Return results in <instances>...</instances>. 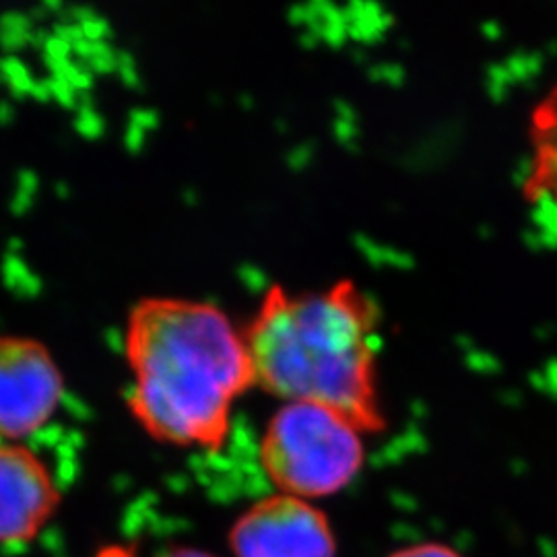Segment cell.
I'll list each match as a JSON object with an SVG mask.
<instances>
[{"instance_id":"obj_1","label":"cell","mask_w":557,"mask_h":557,"mask_svg":"<svg viewBox=\"0 0 557 557\" xmlns=\"http://www.w3.org/2000/svg\"><path fill=\"white\" fill-rule=\"evenodd\" d=\"M128 405L153 438L220 450L234 403L257 384L246 337L213 304L139 301L126 326Z\"/></svg>"},{"instance_id":"obj_2","label":"cell","mask_w":557,"mask_h":557,"mask_svg":"<svg viewBox=\"0 0 557 557\" xmlns=\"http://www.w3.org/2000/svg\"><path fill=\"white\" fill-rule=\"evenodd\" d=\"M257 384L285 403H319L363 434L384 430L376 391V308L351 281L289 294L271 287L244 333Z\"/></svg>"},{"instance_id":"obj_3","label":"cell","mask_w":557,"mask_h":557,"mask_svg":"<svg viewBox=\"0 0 557 557\" xmlns=\"http://www.w3.org/2000/svg\"><path fill=\"white\" fill-rule=\"evenodd\" d=\"M363 432L335 409L292 400L271 418L260 462L283 496L329 498L343 492L363 467Z\"/></svg>"},{"instance_id":"obj_4","label":"cell","mask_w":557,"mask_h":557,"mask_svg":"<svg viewBox=\"0 0 557 557\" xmlns=\"http://www.w3.org/2000/svg\"><path fill=\"white\" fill-rule=\"evenodd\" d=\"M230 549L234 557H335L337 541L312 502L278 494L260 499L232 524Z\"/></svg>"},{"instance_id":"obj_5","label":"cell","mask_w":557,"mask_h":557,"mask_svg":"<svg viewBox=\"0 0 557 557\" xmlns=\"http://www.w3.org/2000/svg\"><path fill=\"white\" fill-rule=\"evenodd\" d=\"M62 393L59 366L41 343L0 337V438L36 434L59 409Z\"/></svg>"},{"instance_id":"obj_6","label":"cell","mask_w":557,"mask_h":557,"mask_svg":"<svg viewBox=\"0 0 557 557\" xmlns=\"http://www.w3.org/2000/svg\"><path fill=\"white\" fill-rule=\"evenodd\" d=\"M60 490L36 453L0 444V545L29 543L57 515Z\"/></svg>"},{"instance_id":"obj_7","label":"cell","mask_w":557,"mask_h":557,"mask_svg":"<svg viewBox=\"0 0 557 557\" xmlns=\"http://www.w3.org/2000/svg\"><path fill=\"white\" fill-rule=\"evenodd\" d=\"M531 147L524 197L543 236L557 244V85L533 114Z\"/></svg>"},{"instance_id":"obj_8","label":"cell","mask_w":557,"mask_h":557,"mask_svg":"<svg viewBox=\"0 0 557 557\" xmlns=\"http://www.w3.org/2000/svg\"><path fill=\"white\" fill-rule=\"evenodd\" d=\"M391 557H462L457 549L444 543H418L411 547H403Z\"/></svg>"},{"instance_id":"obj_9","label":"cell","mask_w":557,"mask_h":557,"mask_svg":"<svg viewBox=\"0 0 557 557\" xmlns=\"http://www.w3.org/2000/svg\"><path fill=\"white\" fill-rule=\"evenodd\" d=\"M163 557H218L213 554H207L202 549H193V547H178V549H172L168 552Z\"/></svg>"}]
</instances>
